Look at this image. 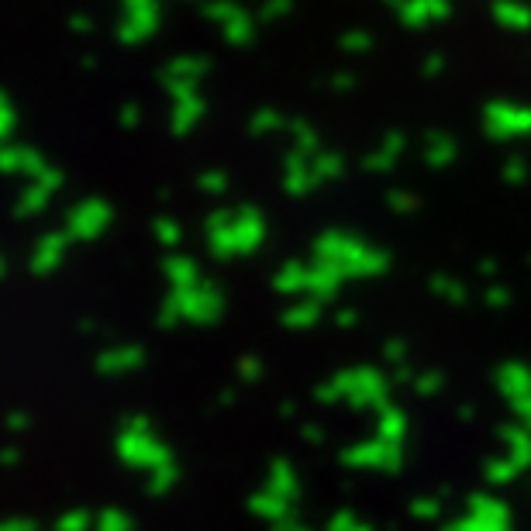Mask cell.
Segmentation results:
<instances>
[{
  "mask_svg": "<svg viewBox=\"0 0 531 531\" xmlns=\"http://www.w3.org/2000/svg\"><path fill=\"white\" fill-rule=\"evenodd\" d=\"M469 514L479 517V521H500V525H507V507L487 494H477L469 500Z\"/></svg>",
  "mask_w": 531,
  "mask_h": 531,
  "instance_id": "obj_6",
  "label": "cell"
},
{
  "mask_svg": "<svg viewBox=\"0 0 531 531\" xmlns=\"http://www.w3.org/2000/svg\"><path fill=\"white\" fill-rule=\"evenodd\" d=\"M439 511L441 507H439V500H435V497H422V500H414V504H411V514H414V517H435Z\"/></svg>",
  "mask_w": 531,
  "mask_h": 531,
  "instance_id": "obj_13",
  "label": "cell"
},
{
  "mask_svg": "<svg viewBox=\"0 0 531 531\" xmlns=\"http://www.w3.org/2000/svg\"><path fill=\"white\" fill-rule=\"evenodd\" d=\"M87 525H90V517L83 511H70L59 517V525H55V531H87Z\"/></svg>",
  "mask_w": 531,
  "mask_h": 531,
  "instance_id": "obj_12",
  "label": "cell"
},
{
  "mask_svg": "<svg viewBox=\"0 0 531 531\" xmlns=\"http://www.w3.org/2000/svg\"><path fill=\"white\" fill-rule=\"evenodd\" d=\"M4 531H35L32 521H11V525H4Z\"/></svg>",
  "mask_w": 531,
  "mask_h": 531,
  "instance_id": "obj_15",
  "label": "cell"
},
{
  "mask_svg": "<svg viewBox=\"0 0 531 531\" xmlns=\"http://www.w3.org/2000/svg\"><path fill=\"white\" fill-rule=\"evenodd\" d=\"M517 473H521V469L514 466L511 459H494V462H487V479H490V483H511Z\"/></svg>",
  "mask_w": 531,
  "mask_h": 531,
  "instance_id": "obj_8",
  "label": "cell"
},
{
  "mask_svg": "<svg viewBox=\"0 0 531 531\" xmlns=\"http://www.w3.org/2000/svg\"><path fill=\"white\" fill-rule=\"evenodd\" d=\"M401 435H403V414L401 411H384V418H380V439L397 445Z\"/></svg>",
  "mask_w": 531,
  "mask_h": 531,
  "instance_id": "obj_7",
  "label": "cell"
},
{
  "mask_svg": "<svg viewBox=\"0 0 531 531\" xmlns=\"http://www.w3.org/2000/svg\"><path fill=\"white\" fill-rule=\"evenodd\" d=\"M118 452H121V459L125 462H131V466H142V469H163V466H169V452H166L159 441L148 439L146 431V422H135L121 435V441H118Z\"/></svg>",
  "mask_w": 531,
  "mask_h": 531,
  "instance_id": "obj_1",
  "label": "cell"
},
{
  "mask_svg": "<svg viewBox=\"0 0 531 531\" xmlns=\"http://www.w3.org/2000/svg\"><path fill=\"white\" fill-rule=\"evenodd\" d=\"M276 531H311V528H304V525H297V521H283V525H276Z\"/></svg>",
  "mask_w": 531,
  "mask_h": 531,
  "instance_id": "obj_16",
  "label": "cell"
},
{
  "mask_svg": "<svg viewBox=\"0 0 531 531\" xmlns=\"http://www.w3.org/2000/svg\"><path fill=\"white\" fill-rule=\"evenodd\" d=\"M173 479H176V466L169 462V466H163V469H156V473H152V479H148V490H152V494H163V490L173 487Z\"/></svg>",
  "mask_w": 531,
  "mask_h": 531,
  "instance_id": "obj_11",
  "label": "cell"
},
{
  "mask_svg": "<svg viewBox=\"0 0 531 531\" xmlns=\"http://www.w3.org/2000/svg\"><path fill=\"white\" fill-rule=\"evenodd\" d=\"M348 466H369V469H397L401 466V449L394 441H369V445H359V449H348L342 456Z\"/></svg>",
  "mask_w": 531,
  "mask_h": 531,
  "instance_id": "obj_2",
  "label": "cell"
},
{
  "mask_svg": "<svg viewBox=\"0 0 531 531\" xmlns=\"http://www.w3.org/2000/svg\"><path fill=\"white\" fill-rule=\"evenodd\" d=\"M352 531H369V528H366V525H356V528H352Z\"/></svg>",
  "mask_w": 531,
  "mask_h": 531,
  "instance_id": "obj_17",
  "label": "cell"
},
{
  "mask_svg": "<svg viewBox=\"0 0 531 531\" xmlns=\"http://www.w3.org/2000/svg\"><path fill=\"white\" fill-rule=\"evenodd\" d=\"M356 525H359V521H356V514H352V511H338L328 521V531H352Z\"/></svg>",
  "mask_w": 531,
  "mask_h": 531,
  "instance_id": "obj_14",
  "label": "cell"
},
{
  "mask_svg": "<svg viewBox=\"0 0 531 531\" xmlns=\"http://www.w3.org/2000/svg\"><path fill=\"white\" fill-rule=\"evenodd\" d=\"M266 490L276 497H283V500H290L293 504V497H297V477H293V469L283 462V459H276L273 462V469H270V483H266Z\"/></svg>",
  "mask_w": 531,
  "mask_h": 531,
  "instance_id": "obj_4",
  "label": "cell"
},
{
  "mask_svg": "<svg viewBox=\"0 0 531 531\" xmlns=\"http://www.w3.org/2000/svg\"><path fill=\"white\" fill-rule=\"evenodd\" d=\"M97 531H131V521L125 511H118V507H110L97 517Z\"/></svg>",
  "mask_w": 531,
  "mask_h": 531,
  "instance_id": "obj_10",
  "label": "cell"
},
{
  "mask_svg": "<svg viewBox=\"0 0 531 531\" xmlns=\"http://www.w3.org/2000/svg\"><path fill=\"white\" fill-rule=\"evenodd\" d=\"M249 507L252 514L259 517H266V521H273V525H283V521H290V500H283V497L270 494V490H262L249 500Z\"/></svg>",
  "mask_w": 531,
  "mask_h": 531,
  "instance_id": "obj_3",
  "label": "cell"
},
{
  "mask_svg": "<svg viewBox=\"0 0 531 531\" xmlns=\"http://www.w3.org/2000/svg\"><path fill=\"white\" fill-rule=\"evenodd\" d=\"M504 439H507V445H511V462L517 466V469H525V466H531V435L525 431V428H507L504 431Z\"/></svg>",
  "mask_w": 531,
  "mask_h": 531,
  "instance_id": "obj_5",
  "label": "cell"
},
{
  "mask_svg": "<svg viewBox=\"0 0 531 531\" xmlns=\"http://www.w3.org/2000/svg\"><path fill=\"white\" fill-rule=\"evenodd\" d=\"M445 531H511L507 525H500V521H479L473 514H466L462 521H452Z\"/></svg>",
  "mask_w": 531,
  "mask_h": 531,
  "instance_id": "obj_9",
  "label": "cell"
}]
</instances>
